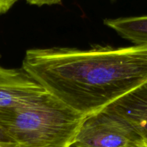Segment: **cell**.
Wrapping results in <instances>:
<instances>
[{
	"mask_svg": "<svg viewBox=\"0 0 147 147\" xmlns=\"http://www.w3.org/2000/svg\"><path fill=\"white\" fill-rule=\"evenodd\" d=\"M22 68L46 91L89 116L147 82V47L30 49Z\"/></svg>",
	"mask_w": 147,
	"mask_h": 147,
	"instance_id": "obj_1",
	"label": "cell"
},
{
	"mask_svg": "<svg viewBox=\"0 0 147 147\" xmlns=\"http://www.w3.org/2000/svg\"><path fill=\"white\" fill-rule=\"evenodd\" d=\"M87 116L46 91L0 114V129L17 147H72Z\"/></svg>",
	"mask_w": 147,
	"mask_h": 147,
	"instance_id": "obj_2",
	"label": "cell"
},
{
	"mask_svg": "<svg viewBox=\"0 0 147 147\" xmlns=\"http://www.w3.org/2000/svg\"><path fill=\"white\" fill-rule=\"evenodd\" d=\"M142 144L131 123L105 109L86 117L73 147H128Z\"/></svg>",
	"mask_w": 147,
	"mask_h": 147,
	"instance_id": "obj_3",
	"label": "cell"
},
{
	"mask_svg": "<svg viewBox=\"0 0 147 147\" xmlns=\"http://www.w3.org/2000/svg\"><path fill=\"white\" fill-rule=\"evenodd\" d=\"M46 90L24 69L0 66V114L44 94Z\"/></svg>",
	"mask_w": 147,
	"mask_h": 147,
	"instance_id": "obj_4",
	"label": "cell"
},
{
	"mask_svg": "<svg viewBox=\"0 0 147 147\" xmlns=\"http://www.w3.org/2000/svg\"><path fill=\"white\" fill-rule=\"evenodd\" d=\"M106 109L131 123L147 146V82Z\"/></svg>",
	"mask_w": 147,
	"mask_h": 147,
	"instance_id": "obj_5",
	"label": "cell"
},
{
	"mask_svg": "<svg viewBox=\"0 0 147 147\" xmlns=\"http://www.w3.org/2000/svg\"><path fill=\"white\" fill-rule=\"evenodd\" d=\"M104 24L135 46L147 47V15L105 19Z\"/></svg>",
	"mask_w": 147,
	"mask_h": 147,
	"instance_id": "obj_6",
	"label": "cell"
},
{
	"mask_svg": "<svg viewBox=\"0 0 147 147\" xmlns=\"http://www.w3.org/2000/svg\"><path fill=\"white\" fill-rule=\"evenodd\" d=\"M26 1L30 5L42 7L44 5H61L63 0H26Z\"/></svg>",
	"mask_w": 147,
	"mask_h": 147,
	"instance_id": "obj_7",
	"label": "cell"
},
{
	"mask_svg": "<svg viewBox=\"0 0 147 147\" xmlns=\"http://www.w3.org/2000/svg\"><path fill=\"white\" fill-rule=\"evenodd\" d=\"M19 0H0V14H5Z\"/></svg>",
	"mask_w": 147,
	"mask_h": 147,
	"instance_id": "obj_8",
	"label": "cell"
},
{
	"mask_svg": "<svg viewBox=\"0 0 147 147\" xmlns=\"http://www.w3.org/2000/svg\"><path fill=\"white\" fill-rule=\"evenodd\" d=\"M0 145L5 147H17L15 144L0 129Z\"/></svg>",
	"mask_w": 147,
	"mask_h": 147,
	"instance_id": "obj_9",
	"label": "cell"
},
{
	"mask_svg": "<svg viewBox=\"0 0 147 147\" xmlns=\"http://www.w3.org/2000/svg\"><path fill=\"white\" fill-rule=\"evenodd\" d=\"M128 147H147V146L145 144H137V145H134V146H131Z\"/></svg>",
	"mask_w": 147,
	"mask_h": 147,
	"instance_id": "obj_10",
	"label": "cell"
},
{
	"mask_svg": "<svg viewBox=\"0 0 147 147\" xmlns=\"http://www.w3.org/2000/svg\"><path fill=\"white\" fill-rule=\"evenodd\" d=\"M0 147H5V146H1V145H0Z\"/></svg>",
	"mask_w": 147,
	"mask_h": 147,
	"instance_id": "obj_11",
	"label": "cell"
}]
</instances>
